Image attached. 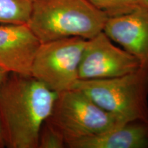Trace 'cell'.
<instances>
[{"label": "cell", "mask_w": 148, "mask_h": 148, "mask_svg": "<svg viewBox=\"0 0 148 148\" xmlns=\"http://www.w3.org/2000/svg\"><path fill=\"white\" fill-rule=\"evenodd\" d=\"M32 75L8 73L0 86V119L5 147L38 148L42 123L57 97Z\"/></svg>", "instance_id": "obj_1"}, {"label": "cell", "mask_w": 148, "mask_h": 148, "mask_svg": "<svg viewBox=\"0 0 148 148\" xmlns=\"http://www.w3.org/2000/svg\"><path fill=\"white\" fill-rule=\"evenodd\" d=\"M108 16L88 0H34L28 25L40 42L102 32Z\"/></svg>", "instance_id": "obj_2"}, {"label": "cell", "mask_w": 148, "mask_h": 148, "mask_svg": "<svg viewBox=\"0 0 148 148\" xmlns=\"http://www.w3.org/2000/svg\"><path fill=\"white\" fill-rule=\"evenodd\" d=\"M80 90L99 106L125 122L148 121V69L140 67L122 76L79 79Z\"/></svg>", "instance_id": "obj_3"}, {"label": "cell", "mask_w": 148, "mask_h": 148, "mask_svg": "<svg viewBox=\"0 0 148 148\" xmlns=\"http://www.w3.org/2000/svg\"><path fill=\"white\" fill-rule=\"evenodd\" d=\"M48 119L62 135L66 147L77 140L100 134L126 123L77 88L57 94Z\"/></svg>", "instance_id": "obj_4"}, {"label": "cell", "mask_w": 148, "mask_h": 148, "mask_svg": "<svg viewBox=\"0 0 148 148\" xmlns=\"http://www.w3.org/2000/svg\"><path fill=\"white\" fill-rule=\"evenodd\" d=\"M86 40L81 37H69L41 42L31 75L56 93L73 88L79 80Z\"/></svg>", "instance_id": "obj_5"}, {"label": "cell", "mask_w": 148, "mask_h": 148, "mask_svg": "<svg viewBox=\"0 0 148 148\" xmlns=\"http://www.w3.org/2000/svg\"><path fill=\"white\" fill-rule=\"evenodd\" d=\"M140 67L138 61L116 46L104 32L86 39L79 67V79L122 76Z\"/></svg>", "instance_id": "obj_6"}, {"label": "cell", "mask_w": 148, "mask_h": 148, "mask_svg": "<svg viewBox=\"0 0 148 148\" xmlns=\"http://www.w3.org/2000/svg\"><path fill=\"white\" fill-rule=\"evenodd\" d=\"M40 44L28 24H0V68L9 73L32 75Z\"/></svg>", "instance_id": "obj_7"}, {"label": "cell", "mask_w": 148, "mask_h": 148, "mask_svg": "<svg viewBox=\"0 0 148 148\" xmlns=\"http://www.w3.org/2000/svg\"><path fill=\"white\" fill-rule=\"evenodd\" d=\"M103 32L148 69V9L108 17Z\"/></svg>", "instance_id": "obj_8"}, {"label": "cell", "mask_w": 148, "mask_h": 148, "mask_svg": "<svg viewBox=\"0 0 148 148\" xmlns=\"http://www.w3.org/2000/svg\"><path fill=\"white\" fill-rule=\"evenodd\" d=\"M68 148H148V121L126 122L100 134L73 142Z\"/></svg>", "instance_id": "obj_9"}, {"label": "cell", "mask_w": 148, "mask_h": 148, "mask_svg": "<svg viewBox=\"0 0 148 148\" xmlns=\"http://www.w3.org/2000/svg\"><path fill=\"white\" fill-rule=\"evenodd\" d=\"M34 0H0V24H27Z\"/></svg>", "instance_id": "obj_10"}, {"label": "cell", "mask_w": 148, "mask_h": 148, "mask_svg": "<svg viewBox=\"0 0 148 148\" xmlns=\"http://www.w3.org/2000/svg\"><path fill=\"white\" fill-rule=\"evenodd\" d=\"M108 17L124 14L138 8V0H88Z\"/></svg>", "instance_id": "obj_11"}, {"label": "cell", "mask_w": 148, "mask_h": 148, "mask_svg": "<svg viewBox=\"0 0 148 148\" xmlns=\"http://www.w3.org/2000/svg\"><path fill=\"white\" fill-rule=\"evenodd\" d=\"M66 143L60 131L49 121L42 123L38 139V148H64Z\"/></svg>", "instance_id": "obj_12"}, {"label": "cell", "mask_w": 148, "mask_h": 148, "mask_svg": "<svg viewBox=\"0 0 148 148\" xmlns=\"http://www.w3.org/2000/svg\"><path fill=\"white\" fill-rule=\"evenodd\" d=\"M8 72L4 71V70H3L2 69H1L0 68V86H1V84H2V83L3 81L5 80V77H7V75H8Z\"/></svg>", "instance_id": "obj_13"}, {"label": "cell", "mask_w": 148, "mask_h": 148, "mask_svg": "<svg viewBox=\"0 0 148 148\" xmlns=\"http://www.w3.org/2000/svg\"><path fill=\"white\" fill-rule=\"evenodd\" d=\"M5 147L4 139H3V134L2 130V126H1V119H0V148Z\"/></svg>", "instance_id": "obj_14"}, {"label": "cell", "mask_w": 148, "mask_h": 148, "mask_svg": "<svg viewBox=\"0 0 148 148\" xmlns=\"http://www.w3.org/2000/svg\"><path fill=\"white\" fill-rule=\"evenodd\" d=\"M138 8L148 9V0H138Z\"/></svg>", "instance_id": "obj_15"}]
</instances>
